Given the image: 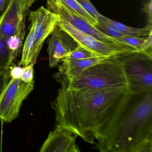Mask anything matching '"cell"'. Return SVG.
<instances>
[{
  "label": "cell",
  "mask_w": 152,
  "mask_h": 152,
  "mask_svg": "<svg viewBox=\"0 0 152 152\" xmlns=\"http://www.w3.org/2000/svg\"><path fill=\"white\" fill-rule=\"evenodd\" d=\"M48 9L56 14L60 18L64 19L75 28L84 32L99 40L113 46L127 49L131 51H137L133 47L121 41L106 35L84 20L75 15L68 9L56 0H47Z\"/></svg>",
  "instance_id": "8992f818"
},
{
  "label": "cell",
  "mask_w": 152,
  "mask_h": 152,
  "mask_svg": "<svg viewBox=\"0 0 152 152\" xmlns=\"http://www.w3.org/2000/svg\"><path fill=\"white\" fill-rule=\"evenodd\" d=\"M34 88V81L26 83L11 78L0 96V121L10 123L19 115L23 102Z\"/></svg>",
  "instance_id": "5b68a950"
},
{
  "label": "cell",
  "mask_w": 152,
  "mask_h": 152,
  "mask_svg": "<svg viewBox=\"0 0 152 152\" xmlns=\"http://www.w3.org/2000/svg\"><path fill=\"white\" fill-rule=\"evenodd\" d=\"M146 37H136L124 35L119 39L118 40L124 42L139 51V47L145 40Z\"/></svg>",
  "instance_id": "44dd1931"
},
{
  "label": "cell",
  "mask_w": 152,
  "mask_h": 152,
  "mask_svg": "<svg viewBox=\"0 0 152 152\" xmlns=\"http://www.w3.org/2000/svg\"><path fill=\"white\" fill-rule=\"evenodd\" d=\"M132 152H152V138L141 141L134 148Z\"/></svg>",
  "instance_id": "7402d4cb"
},
{
  "label": "cell",
  "mask_w": 152,
  "mask_h": 152,
  "mask_svg": "<svg viewBox=\"0 0 152 152\" xmlns=\"http://www.w3.org/2000/svg\"><path fill=\"white\" fill-rule=\"evenodd\" d=\"M25 15L18 0H11L0 16V39L5 41L16 33Z\"/></svg>",
  "instance_id": "8fae6325"
},
{
  "label": "cell",
  "mask_w": 152,
  "mask_h": 152,
  "mask_svg": "<svg viewBox=\"0 0 152 152\" xmlns=\"http://www.w3.org/2000/svg\"><path fill=\"white\" fill-rule=\"evenodd\" d=\"M18 1L20 4V7L23 14L27 15L28 10L32 6L30 4L29 0H18Z\"/></svg>",
  "instance_id": "83f0119b"
},
{
  "label": "cell",
  "mask_w": 152,
  "mask_h": 152,
  "mask_svg": "<svg viewBox=\"0 0 152 152\" xmlns=\"http://www.w3.org/2000/svg\"><path fill=\"white\" fill-rule=\"evenodd\" d=\"M23 67H22L20 66H13L11 65L10 67L9 73L11 78L15 79H20L23 73Z\"/></svg>",
  "instance_id": "d4e9b609"
},
{
  "label": "cell",
  "mask_w": 152,
  "mask_h": 152,
  "mask_svg": "<svg viewBox=\"0 0 152 152\" xmlns=\"http://www.w3.org/2000/svg\"><path fill=\"white\" fill-rule=\"evenodd\" d=\"M51 102L56 127L95 144L104 137L128 95L127 87L74 89L61 82Z\"/></svg>",
  "instance_id": "6da1fadb"
},
{
  "label": "cell",
  "mask_w": 152,
  "mask_h": 152,
  "mask_svg": "<svg viewBox=\"0 0 152 152\" xmlns=\"http://www.w3.org/2000/svg\"><path fill=\"white\" fill-rule=\"evenodd\" d=\"M152 0H148L143 4V10L147 18V24L152 25Z\"/></svg>",
  "instance_id": "484cf974"
},
{
  "label": "cell",
  "mask_w": 152,
  "mask_h": 152,
  "mask_svg": "<svg viewBox=\"0 0 152 152\" xmlns=\"http://www.w3.org/2000/svg\"><path fill=\"white\" fill-rule=\"evenodd\" d=\"M95 56H96L82 46L78 44L77 47L66 58L72 59H80L90 58Z\"/></svg>",
  "instance_id": "d6986e66"
},
{
  "label": "cell",
  "mask_w": 152,
  "mask_h": 152,
  "mask_svg": "<svg viewBox=\"0 0 152 152\" xmlns=\"http://www.w3.org/2000/svg\"><path fill=\"white\" fill-rule=\"evenodd\" d=\"M10 78L9 72H0V96Z\"/></svg>",
  "instance_id": "4316f807"
},
{
  "label": "cell",
  "mask_w": 152,
  "mask_h": 152,
  "mask_svg": "<svg viewBox=\"0 0 152 152\" xmlns=\"http://www.w3.org/2000/svg\"><path fill=\"white\" fill-rule=\"evenodd\" d=\"M29 2H30V4H31V5H32L33 3H34V1H36V0H29Z\"/></svg>",
  "instance_id": "f546056e"
},
{
  "label": "cell",
  "mask_w": 152,
  "mask_h": 152,
  "mask_svg": "<svg viewBox=\"0 0 152 152\" xmlns=\"http://www.w3.org/2000/svg\"><path fill=\"white\" fill-rule=\"evenodd\" d=\"M15 58L6 42L0 39V72H9Z\"/></svg>",
  "instance_id": "e0dca14e"
},
{
  "label": "cell",
  "mask_w": 152,
  "mask_h": 152,
  "mask_svg": "<svg viewBox=\"0 0 152 152\" xmlns=\"http://www.w3.org/2000/svg\"><path fill=\"white\" fill-rule=\"evenodd\" d=\"M29 20L31 23L30 32L25 41L22 50V58L19 63V66L23 67L32 65L31 60L35 41V23L33 19Z\"/></svg>",
  "instance_id": "5bb4252c"
},
{
  "label": "cell",
  "mask_w": 152,
  "mask_h": 152,
  "mask_svg": "<svg viewBox=\"0 0 152 152\" xmlns=\"http://www.w3.org/2000/svg\"><path fill=\"white\" fill-rule=\"evenodd\" d=\"M49 39L48 52L50 67L58 66L78 46L72 38L59 26L52 32Z\"/></svg>",
  "instance_id": "9c48e42d"
},
{
  "label": "cell",
  "mask_w": 152,
  "mask_h": 152,
  "mask_svg": "<svg viewBox=\"0 0 152 152\" xmlns=\"http://www.w3.org/2000/svg\"><path fill=\"white\" fill-rule=\"evenodd\" d=\"M109 57L95 56L85 59H72L66 58L59 67V73L56 75L70 80L81 74L90 66Z\"/></svg>",
  "instance_id": "7c38bea8"
},
{
  "label": "cell",
  "mask_w": 152,
  "mask_h": 152,
  "mask_svg": "<svg viewBox=\"0 0 152 152\" xmlns=\"http://www.w3.org/2000/svg\"><path fill=\"white\" fill-rule=\"evenodd\" d=\"M58 2L68 9L75 15L95 27L98 22L92 17L79 4L76 0H56Z\"/></svg>",
  "instance_id": "2e32d148"
},
{
  "label": "cell",
  "mask_w": 152,
  "mask_h": 152,
  "mask_svg": "<svg viewBox=\"0 0 152 152\" xmlns=\"http://www.w3.org/2000/svg\"><path fill=\"white\" fill-rule=\"evenodd\" d=\"M57 26L72 37L78 45L82 46L96 56L112 57L122 53L133 52L124 48L104 43L80 31L59 17Z\"/></svg>",
  "instance_id": "52a82bcc"
},
{
  "label": "cell",
  "mask_w": 152,
  "mask_h": 152,
  "mask_svg": "<svg viewBox=\"0 0 152 152\" xmlns=\"http://www.w3.org/2000/svg\"><path fill=\"white\" fill-rule=\"evenodd\" d=\"M29 19L35 23V41L33 50L31 63L36 64L43 44L48 37L52 33L59 20V17L48 9L41 7L35 11H31Z\"/></svg>",
  "instance_id": "ba28073f"
},
{
  "label": "cell",
  "mask_w": 152,
  "mask_h": 152,
  "mask_svg": "<svg viewBox=\"0 0 152 152\" xmlns=\"http://www.w3.org/2000/svg\"><path fill=\"white\" fill-rule=\"evenodd\" d=\"M11 0H0V16L4 13Z\"/></svg>",
  "instance_id": "f1b7e54d"
},
{
  "label": "cell",
  "mask_w": 152,
  "mask_h": 152,
  "mask_svg": "<svg viewBox=\"0 0 152 152\" xmlns=\"http://www.w3.org/2000/svg\"><path fill=\"white\" fill-rule=\"evenodd\" d=\"M114 56L121 65L129 93L140 94L152 88V56L135 51Z\"/></svg>",
  "instance_id": "277c9868"
},
{
  "label": "cell",
  "mask_w": 152,
  "mask_h": 152,
  "mask_svg": "<svg viewBox=\"0 0 152 152\" xmlns=\"http://www.w3.org/2000/svg\"><path fill=\"white\" fill-rule=\"evenodd\" d=\"M99 21H104L113 26L118 31L124 35L136 37H147L152 33V25L147 24L142 28H136L130 27L121 23L116 22L103 16Z\"/></svg>",
  "instance_id": "4fadbf2b"
},
{
  "label": "cell",
  "mask_w": 152,
  "mask_h": 152,
  "mask_svg": "<svg viewBox=\"0 0 152 152\" xmlns=\"http://www.w3.org/2000/svg\"><path fill=\"white\" fill-rule=\"evenodd\" d=\"M152 138V88L129 93L104 137L96 141L102 152H132L138 144Z\"/></svg>",
  "instance_id": "7a4b0ae2"
},
{
  "label": "cell",
  "mask_w": 152,
  "mask_h": 152,
  "mask_svg": "<svg viewBox=\"0 0 152 152\" xmlns=\"http://www.w3.org/2000/svg\"><path fill=\"white\" fill-rule=\"evenodd\" d=\"M33 65L23 67V73L20 79L26 83L31 82L34 80Z\"/></svg>",
  "instance_id": "603a6c76"
},
{
  "label": "cell",
  "mask_w": 152,
  "mask_h": 152,
  "mask_svg": "<svg viewBox=\"0 0 152 152\" xmlns=\"http://www.w3.org/2000/svg\"><path fill=\"white\" fill-rule=\"evenodd\" d=\"M55 78L59 82L64 83L74 89L127 87L121 65L114 56L87 68L81 74L70 80L56 75Z\"/></svg>",
  "instance_id": "3957f363"
},
{
  "label": "cell",
  "mask_w": 152,
  "mask_h": 152,
  "mask_svg": "<svg viewBox=\"0 0 152 152\" xmlns=\"http://www.w3.org/2000/svg\"><path fill=\"white\" fill-rule=\"evenodd\" d=\"M79 4L92 17L98 22L100 21L103 15L98 11L93 6L90 0H76Z\"/></svg>",
  "instance_id": "ffe728a7"
},
{
  "label": "cell",
  "mask_w": 152,
  "mask_h": 152,
  "mask_svg": "<svg viewBox=\"0 0 152 152\" xmlns=\"http://www.w3.org/2000/svg\"><path fill=\"white\" fill-rule=\"evenodd\" d=\"M26 15L23 16L20 26L16 33L5 41L9 48L12 51L15 59L19 55L22 50L23 41L26 34Z\"/></svg>",
  "instance_id": "9a60e30c"
},
{
  "label": "cell",
  "mask_w": 152,
  "mask_h": 152,
  "mask_svg": "<svg viewBox=\"0 0 152 152\" xmlns=\"http://www.w3.org/2000/svg\"><path fill=\"white\" fill-rule=\"evenodd\" d=\"M138 50L152 56V33L146 37L145 42L139 47Z\"/></svg>",
  "instance_id": "cb8c5ba5"
},
{
  "label": "cell",
  "mask_w": 152,
  "mask_h": 152,
  "mask_svg": "<svg viewBox=\"0 0 152 152\" xmlns=\"http://www.w3.org/2000/svg\"><path fill=\"white\" fill-rule=\"evenodd\" d=\"M77 135L68 130L56 127L50 132L41 148V152H80Z\"/></svg>",
  "instance_id": "30bf717a"
},
{
  "label": "cell",
  "mask_w": 152,
  "mask_h": 152,
  "mask_svg": "<svg viewBox=\"0 0 152 152\" xmlns=\"http://www.w3.org/2000/svg\"><path fill=\"white\" fill-rule=\"evenodd\" d=\"M95 27L106 35L116 39L118 40L121 37L124 35L113 26L104 21H99Z\"/></svg>",
  "instance_id": "ac0fdd59"
}]
</instances>
